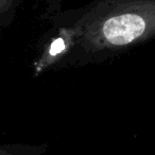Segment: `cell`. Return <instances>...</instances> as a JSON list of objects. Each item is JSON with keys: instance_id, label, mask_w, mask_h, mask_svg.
<instances>
[{"instance_id": "1", "label": "cell", "mask_w": 155, "mask_h": 155, "mask_svg": "<svg viewBox=\"0 0 155 155\" xmlns=\"http://www.w3.org/2000/svg\"><path fill=\"white\" fill-rule=\"evenodd\" d=\"M73 45L60 69L101 64L155 37V0H98L70 24Z\"/></svg>"}, {"instance_id": "2", "label": "cell", "mask_w": 155, "mask_h": 155, "mask_svg": "<svg viewBox=\"0 0 155 155\" xmlns=\"http://www.w3.org/2000/svg\"><path fill=\"white\" fill-rule=\"evenodd\" d=\"M48 144L5 143L0 144V155H45Z\"/></svg>"}, {"instance_id": "3", "label": "cell", "mask_w": 155, "mask_h": 155, "mask_svg": "<svg viewBox=\"0 0 155 155\" xmlns=\"http://www.w3.org/2000/svg\"><path fill=\"white\" fill-rule=\"evenodd\" d=\"M14 5V0H0V18L8 13Z\"/></svg>"}]
</instances>
